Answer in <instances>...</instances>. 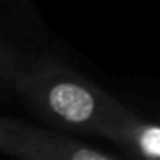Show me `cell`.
Returning a JSON list of instances; mask_svg holds the SVG:
<instances>
[{
  "instance_id": "cell-1",
  "label": "cell",
  "mask_w": 160,
  "mask_h": 160,
  "mask_svg": "<svg viewBox=\"0 0 160 160\" xmlns=\"http://www.w3.org/2000/svg\"><path fill=\"white\" fill-rule=\"evenodd\" d=\"M10 91L55 128L102 140L134 113L116 95L51 55L28 53Z\"/></svg>"
},
{
  "instance_id": "cell-2",
  "label": "cell",
  "mask_w": 160,
  "mask_h": 160,
  "mask_svg": "<svg viewBox=\"0 0 160 160\" xmlns=\"http://www.w3.org/2000/svg\"><path fill=\"white\" fill-rule=\"evenodd\" d=\"M0 154L22 160H120L122 152L93 146L65 132L0 116Z\"/></svg>"
},
{
  "instance_id": "cell-3",
  "label": "cell",
  "mask_w": 160,
  "mask_h": 160,
  "mask_svg": "<svg viewBox=\"0 0 160 160\" xmlns=\"http://www.w3.org/2000/svg\"><path fill=\"white\" fill-rule=\"evenodd\" d=\"M108 142L120 148L124 156L160 160V122H148L132 113L112 130Z\"/></svg>"
},
{
  "instance_id": "cell-4",
  "label": "cell",
  "mask_w": 160,
  "mask_h": 160,
  "mask_svg": "<svg viewBox=\"0 0 160 160\" xmlns=\"http://www.w3.org/2000/svg\"><path fill=\"white\" fill-rule=\"evenodd\" d=\"M27 55L28 53H22L18 47H14L8 39L0 35V91L12 89V79L20 69L22 61L27 59Z\"/></svg>"
}]
</instances>
